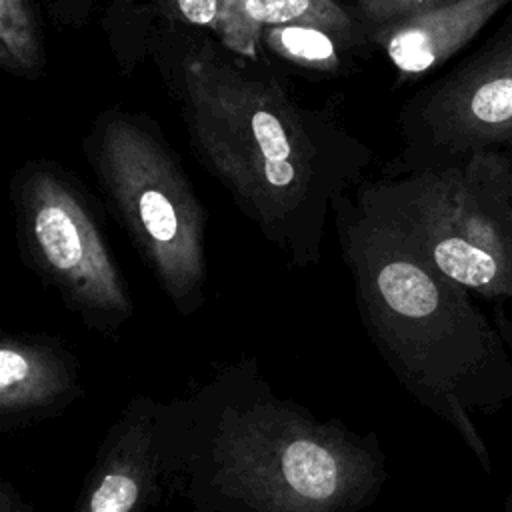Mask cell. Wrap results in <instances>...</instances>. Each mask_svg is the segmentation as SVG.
I'll return each instance as SVG.
<instances>
[{
    "mask_svg": "<svg viewBox=\"0 0 512 512\" xmlns=\"http://www.w3.org/2000/svg\"><path fill=\"white\" fill-rule=\"evenodd\" d=\"M108 210L180 316L208 302V212L158 126L106 110L82 140Z\"/></svg>",
    "mask_w": 512,
    "mask_h": 512,
    "instance_id": "obj_5",
    "label": "cell"
},
{
    "mask_svg": "<svg viewBox=\"0 0 512 512\" xmlns=\"http://www.w3.org/2000/svg\"><path fill=\"white\" fill-rule=\"evenodd\" d=\"M180 16L198 28L220 36L224 26V0H176Z\"/></svg>",
    "mask_w": 512,
    "mask_h": 512,
    "instance_id": "obj_14",
    "label": "cell"
},
{
    "mask_svg": "<svg viewBox=\"0 0 512 512\" xmlns=\"http://www.w3.org/2000/svg\"><path fill=\"white\" fill-rule=\"evenodd\" d=\"M0 512H36L34 504L8 480H0Z\"/></svg>",
    "mask_w": 512,
    "mask_h": 512,
    "instance_id": "obj_15",
    "label": "cell"
},
{
    "mask_svg": "<svg viewBox=\"0 0 512 512\" xmlns=\"http://www.w3.org/2000/svg\"><path fill=\"white\" fill-rule=\"evenodd\" d=\"M504 512H512V492L504 500Z\"/></svg>",
    "mask_w": 512,
    "mask_h": 512,
    "instance_id": "obj_16",
    "label": "cell"
},
{
    "mask_svg": "<svg viewBox=\"0 0 512 512\" xmlns=\"http://www.w3.org/2000/svg\"><path fill=\"white\" fill-rule=\"evenodd\" d=\"M260 40L284 60L320 72H336L342 64V52L354 48L342 36L306 24L266 26Z\"/></svg>",
    "mask_w": 512,
    "mask_h": 512,
    "instance_id": "obj_12",
    "label": "cell"
},
{
    "mask_svg": "<svg viewBox=\"0 0 512 512\" xmlns=\"http://www.w3.org/2000/svg\"><path fill=\"white\" fill-rule=\"evenodd\" d=\"M332 216L358 316L380 358L490 474V450L474 416L512 402L508 340L464 286L428 266L352 192L336 200Z\"/></svg>",
    "mask_w": 512,
    "mask_h": 512,
    "instance_id": "obj_3",
    "label": "cell"
},
{
    "mask_svg": "<svg viewBox=\"0 0 512 512\" xmlns=\"http://www.w3.org/2000/svg\"><path fill=\"white\" fill-rule=\"evenodd\" d=\"M154 436L166 498L190 512H362L390 478L376 432L280 396L254 356L156 402Z\"/></svg>",
    "mask_w": 512,
    "mask_h": 512,
    "instance_id": "obj_1",
    "label": "cell"
},
{
    "mask_svg": "<svg viewBox=\"0 0 512 512\" xmlns=\"http://www.w3.org/2000/svg\"><path fill=\"white\" fill-rule=\"evenodd\" d=\"M8 194L24 266L86 330L118 336L134 300L86 188L56 162L30 160Z\"/></svg>",
    "mask_w": 512,
    "mask_h": 512,
    "instance_id": "obj_6",
    "label": "cell"
},
{
    "mask_svg": "<svg viewBox=\"0 0 512 512\" xmlns=\"http://www.w3.org/2000/svg\"><path fill=\"white\" fill-rule=\"evenodd\" d=\"M354 200L442 276L490 302L512 300V154L364 178Z\"/></svg>",
    "mask_w": 512,
    "mask_h": 512,
    "instance_id": "obj_4",
    "label": "cell"
},
{
    "mask_svg": "<svg viewBox=\"0 0 512 512\" xmlns=\"http://www.w3.org/2000/svg\"><path fill=\"white\" fill-rule=\"evenodd\" d=\"M0 66L24 78H36L44 70L32 0H0Z\"/></svg>",
    "mask_w": 512,
    "mask_h": 512,
    "instance_id": "obj_13",
    "label": "cell"
},
{
    "mask_svg": "<svg viewBox=\"0 0 512 512\" xmlns=\"http://www.w3.org/2000/svg\"><path fill=\"white\" fill-rule=\"evenodd\" d=\"M398 126L404 146L386 174L476 152L512 154V12L476 50L418 90L400 108Z\"/></svg>",
    "mask_w": 512,
    "mask_h": 512,
    "instance_id": "obj_7",
    "label": "cell"
},
{
    "mask_svg": "<svg viewBox=\"0 0 512 512\" xmlns=\"http://www.w3.org/2000/svg\"><path fill=\"white\" fill-rule=\"evenodd\" d=\"M230 2H234V0H224V8H226Z\"/></svg>",
    "mask_w": 512,
    "mask_h": 512,
    "instance_id": "obj_17",
    "label": "cell"
},
{
    "mask_svg": "<svg viewBox=\"0 0 512 512\" xmlns=\"http://www.w3.org/2000/svg\"><path fill=\"white\" fill-rule=\"evenodd\" d=\"M156 398L134 394L110 422L72 512H150L166 498L154 436Z\"/></svg>",
    "mask_w": 512,
    "mask_h": 512,
    "instance_id": "obj_8",
    "label": "cell"
},
{
    "mask_svg": "<svg viewBox=\"0 0 512 512\" xmlns=\"http://www.w3.org/2000/svg\"><path fill=\"white\" fill-rule=\"evenodd\" d=\"M164 72L200 166L290 268L316 266L336 200L374 160L368 144L210 38L178 40Z\"/></svg>",
    "mask_w": 512,
    "mask_h": 512,
    "instance_id": "obj_2",
    "label": "cell"
},
{
    "mask_svg": "<svg viewBox=\"0 0 512 512\" xmlns=\"http://www.w3.org/2000/svg\"><path fill=\"white\" fill-rule=\"evenodd\" d=\"M78 356L48 332L0 336V432L12 434L62 416L84 396Z\"/></svg>",
    "mask_w": 512,
    "mask_h": 512,
    "instance_id": "obj_9",
    "label": "cell"
},
{
    "mask_svg": "<svg viewBox=\"0 0 512 512\" xmlns=\"http://www.w3.org/2000/svg\"><path fill=\"white\" fill-rule=\"evenodd\" d=\"M306 24L330 30L352 46L370 44L354 12L336 0H234L224 8L220 44L226 50L256 60V44L266 26Z\"/></svg>",
    "mask_w": 512,
    "mask_h": 512,
    "instance_id": "obj_11",
    "label": "cell"
},
{
    "mask_svg": "<svg viewBox=\"0 0 512 512\" xmlns=\"http://www.w3.org/2000/svg\"><path fill=\"white\" fill-rule=\"evenodd\" d=\"M512 0H430L368 32L400 82L420 78L464 50Z\"/></svg>",
    "mask_w": 512,
    "mask_h": 512,
    "instance_id": "obj_10",
    "label": "cell"
}]
</instances>
